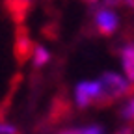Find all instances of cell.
I'll list each match as a JSON object with an SVG mask.
<instances>
[{
  "instance_id": "6da1fadb",
  "label": "cell",
  "mask_w": 134,
  "mask_h": 134,
  "mask_svg": "<svg viewBox=\"0 0 134 134\" xmlns=\"http://www.w3.org/2000/svg\"><path fill=\"white\" fill-rule=\"evenodd\" d=\"M99 84H100V97L95 103L99 106H110L112 103L127 95H134V84L130 80H125L117 73H103L99 78Z\"/></svg>"
},
{
  "instance_id": "7a4b0ae2",
  "label": "cell",
  "mask_w": 134,
  "mask_h": 134,
  "mask_svg": "<svg viewBox=\"0 0 134 134\" xmlns=\"http://www.w3.org/2000/svg\"><path fill=\"white\" fill-rule=\"evenodd\" d=\"M100 97V84L99 80H84L78 82L75 88V103L78 108H88L90 104L97 103Z\"/></svg>"
},
{
  "instance_id": "3957f363",
  "label": "cell",
  "mask_w": 134,
  "mask_h": 134,
  "mask_svg": "<svg viewBox=\"0 0 134 134\" xmlns=\"http://www.w3.org/2000/svg\"><path fill=\"white\" fill-rule=\"evenodd\" d=\"M93 23H95V28L99 30V34H103V36H112L117 30V26H119L117 13L112 8H104V6L95 11Z\"/></svg>"
},
{
  "instance_id": "277c9868",
  "label": "cell",
  "mask_w": 134,
  "mask_h": 134,
  "mask_svg": "<svg viewBox=\"0 0 134 134\" xmlns=\"http://www.w3.org/2000/svg\"><path fill=\"white\" fill-rule=\"evenodd\" d=\"M15 43H17V56H19L21 60L28 56L30 48H32V41H30V36L28 32L21 26L19 30H17V37H15Z\"/></svg>"
},
{
  "instance_id": "5b68a950",
  "label": "cell",
  "mask_w": 134,
  "mask_h": 134,
  "mask_svg": "<svg viewBox=\"0 0 134 134\" xmlns=\"http://www.w3.org/2000/svg\"><path fill=\"white\" fill-rule=\"evenodd\" d=\"M121 58H123V69H125V75H127L129 80L134 84V43L123 47V50H121Z\"/></svg>"
},
{
  "instance_id": "8992f818",
  "label": "cell",
  "mask_w": 134,
  "mask_h": 134,
  "mask_svg": "<svg viewBox=\"0 0 134 134\" xmlns=\"http://www.w3.org/2000/svg\"><path fill=\"white\" fill-rule=\"evenodd\" d=\"M50 62V52L45 45H36L32 48V63L36 69H41Z\"/></svg>"
},
{
  "instance_id": "52a82bcc",
  "label": "cell",
  "mask_w": 134,
  "mask_h": 134,
  "mask_svg": "<svg viewBox=\"0 0 134 134\" xmlns=\"http://www.w3.org/2000/svg\"><path fill=\"white\" fill-rule=\"evenodd\" d=\"M6 2H8L11 13H15V15L21 17V15L28 9V6L32 4V0H6Z\"/></svg>"
},
{
  "instance_id": "ba28073f",
  "label": "cell",
  "mask_w": 134,
  "mask_h": 134,
  "mask_svg": "<svg viewBox=\"0 0 134 134\" xmlns=\"http://www.w3.org/2000/svg\"><path fill=\"white\" fill-rule=\"evenodd\" d=\"M130 8L134 9V0H104V8Z\"/></svg>"
},
{
  "instance_id": "9c48e42d",
  "label": "cell",
  "mask_w": 134,
  "mask_h": 134,
  "mask_svg": "<svg viewBox=\"0 0 134 134\" xmlns=\"http://www.w3.org/2000/svg\"><path fill=\"white\" fill-rule=\"evenodd\" d=\"M76 134H103V129L99 125H88V127H82V129H75Z\"/></svg>"
},
{
  "instance_id": "30bf717a",
  "label": "cell",
  "mask_w": 134,
  "mask_h": 134,
  "mask_svg": "<svg viewBox=\"0 0 134 134\" xmlns=\"http://www.w3.org/2000/svg\"><path fill=\"white\" fill-rule=\"evenodd\" d=\"M0 134H19V129L8 121H0Z\"/></svg>"
},
{
  "instance_id": "8fae6325",
  "label": "cell",
  "mask_w": 134,
  "mask_h": 134,
  "mask_svg": "<svg viewBox=\"0 0 134 134\" xmlns=\"http://www.w3.org/2000/svg\"><path fill=\"white\" fill-rule=\"evenodd\" d=\"M121 115L125 117V119H129V121L134 119V99H130V103L121 110Z\"/></svg>"
},
{
  "instance_id": "7c38bea8",
  "label": "cell",
  "mask_w": 134,
  "mask_h": 134,
  "mask_svg": "<svg viewBox=\"0 0 134 134\" xmlns=\"http://www.w3.org/2000/svg\"><path fill=\"white\" fill-rule=\"evenodd\" d=\"M115 134H134V129H132V127H125V129H121V130H117Z\"/></svg>"
},
{
  "instance_id": "4fadbf2b",
  "label": "cell",
  "mask_w": 134,
  "mask_h": 134,
  "mask_svg": "<svg viewBox=\"0 0 134 134\" xmlns=\"http://www.w3.org/2000/svg\"><path fill=\"white\" fill-rule=\"evenodd\" d=\"M60 134H76V132H75V129H71V130H63V132H60Z\"/></svg>"
},
{
  "instance_id": "5bb4252c",
  "label": "cell",
  "mask_w": 134,
  "mask_h": 134,
  "mask_svg": "<svg viewBox=\"0 0 134 134\" xmlns=\"http://www.w3.org/2000/svg\"><path fill=\"white\" fill-rule=\"evenodd\" d=\"M86 2H90V4H95V2H97V0H86Z\"/></svg>"
}]
</instances>
